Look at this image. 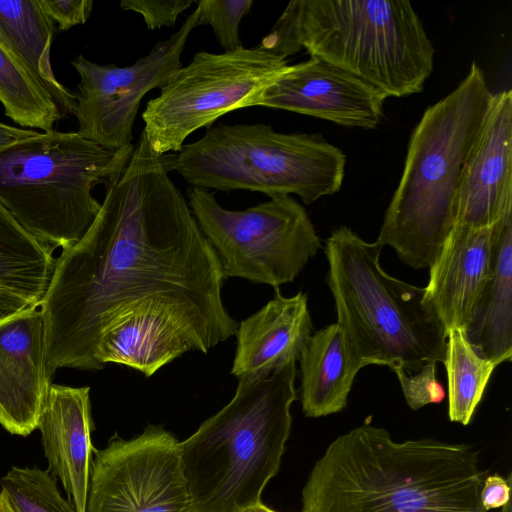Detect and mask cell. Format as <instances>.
<instances>
[{
  "label": "cell",
  "instance_id": "cell-1",
  "mask_svg": "<svg viewBox=\"0 0 512 512\" xmlns=\"http://www.w3.org/2000/svg\"><path fill=\"white\" fill-rule=\"evenodd\" d=\"M170 172L168 154H154L142 131L90 228L56 259L40 305L51 377L101 370L100 341L107 363L150 377L236 334L220 261Z\"/></svg>",
  "mask_w": 512,
  "mask_h": 512
},
{
  "label": "cell",
  "instance_id": "cell-2",
  "mask_svg": "<svg viewBox=\"0 0 512 512\" xmlns=\"http://www.w3.org/2000/svg\"><path fill=\"white\" fill-rule=\"evenodd\" d=\"M472 446L396 441L369 421L338 436L302 490V512H486Z\"/></svg>",
  "mask_w": 512,
  "mask_h": 512
},
{
  "label": "cell",
  "instance_id": "cell-3",
  "mask_svg": "<svg viewBox=\"0 0 512 512\" xmlns=\"http://www.w3.org/2000/svg\"><path fill=\"white\" fill-rule=\"evenodd\" d=\"M260 46L287 59L305 48L387 97L423 90L434 48L409 1L293 0Z\"/></svg>",
  "mask_w": 512,
  "mask_h": 512
},
{
  "label": "cell",
  "instance_id": "cell-4",
  "mask_svg": "<svg viewBox=\"0 0 512 512\" xmlns=\"http://www.w3.org/2000/svg\"><path fill=\"white\" fill-rule=\"evenodd\" d=\"M473 62L447 96L429 106L409 140L404 169L377 242L413 269L429 268L456 221L462 167L492 100Z\"/></svg>",
  "mask_w": 512,
  "mask_h": 512
},
{
  "label": "cell",
  "instance_id": "cell-5",
  "mask_svg": "<svg viewBox=\"0 0 512 512\" xmlns=\"http://www.w3.org/2000/svg\"><path fill=\"white\" fill-rule=\"evenodd\" d=\"M296 362L238 379L233 398L179 441L190 512H244L277 474L297 398Z\"/></svg>",
  "mask_w": 512,
  "mask_h": 512
},
{
  "label": "cell",
  "instance_id": "cell-6",
  "mask_svg": "<svg viewBox=\"0 0 512 512\" xmlns=\"http://www.w3.org/2000/svg\"><path fill=\"white\" fill-rule=\"evenodd\" d=\"M383 248L347 226L326 240L327 284L337 323L364 366L412 373L444 363L447 332L426 289L387 274L380 264Z\"/></svg>",
  "mask_w": 512,
  "mask_h": 512
},
{
  "label": "cell",
  "instance_id": "cell-7",
  "mask_svg": "<svg viewBox=\"0 0 512 512\" xmlns=\"http://www.w3.org/2000/svg\"><path fill=\"white\" fill-rule=\"evenodd\" d=\"M133 150L55 129L17 140L0 148V204L40 243L68 249L100 210L93 188L122 170Z\"/></svg>",
  "mask_w": 512,
  "mask_h": 512
},
{
  "label": "cell",
  "instance_id": "cell-8",
  "mask_svg": "<svg viewBox=\"0 0 512 512\" xmlns=\"http://www.w3.org/2000/svg\"><path fill=\"white\" fill-rule=\"evenodd\" d=\"M171 171L202 189L295 194L305 204L337 193L346 155L319 133H281L265 124L209 126L202 138L168 153Z\"/></svg>",
  "mask_w": 512,
  "mask_h": 512
},
{
  "label": "cell",
  "instance_id": "cell-9",
  "mask_svg": "<svg viewBox=\"0 0 512 512\" xmlns=\"http://www.w3.org/2000/svg\"><path fill=\"white\" fill-rule=\"evenodd\" d=\"M187 195L226 279L242 278L277 289L293 282L322 247L306 210L291 196L228 210L206 189L190 187Z\"/></svg>",
  "mask_w": 512,
  "mask_h": 512
},
{
  "label": "cell",
  "instance_id": "cell-10",
  "mask_svg": "<svg viewBox=\"0 0 512 512\" xmlns=\"http://www.w3.org/2000/svg\"><path fill=\"white\" fill-rule=\"evenodd\" d=\"M288 65L287 59L260 45L223 53L198 52L168 79L142 113L151 151L157 156L177 153L190 134L244 108Z\"/></svg>",
  "mask_w": 512,
  "mask_h": 512
},
{
  "label": "cell",
  "instance_id": "cell-11",
  "mask_svg": "<svg viewBox=\"0 0 512 512\" xmlns=\"http://www.w3.org/2000/svg\"><path fill=\"white\" fill-rule=\"evenodd\" d=\"M197 26L196 8L175 33L129 66L97 64L82 54L75 57L71 64L80 77L72 110L78 122L76 132L108 150L131 145L141 100L182 67L181 55Z\"/></svg>",
  "mask_w": 512,
  "mask_h": 512
},
{
  "label": "cell",
  "instance_id": "cell-12",
  "mask_svg": "<svg viewBox=\"0 0 512 512\" xmlns=\"http://www.w3.org/2000/svg\"><path fill=\"white\" fill-rule=\"evenodd\" d=\"M94 453L86 512H190L179 441L162 426Z\"/></svg>",
  "mask_w": 512,
  "mask_h": 512
},
{
  "label": "cell",
  "instance_id": "cell-13",
  "mask_svg": "<svg viewBox=\"0 0 512 512\" xmlns=\"http://www.w3.org/2000/svg\"><path fill=\"white\" fill-rule=\"evenodd\" d=\"M387 96L321 58L288 67L245 107L263 106L309 115L346 127L376 128Z\"/></svg>",
  "mask_w": 512,
  "mask_h": 512
},
{
  "label": "cell",
  "instance_id": "cell-14",
  "mask_svg": "<svg viewBox=\"0 0 512 512\" xmlns=\"http://www.w3.org/2000/svg\"><path fill=\"white\" fill-rule=\"evenodd\" d=\"M512 212V93L492 95L460 176L455 225L482 228Z\"/></svg>",
  "mask_w": 512,
  "mask_h": 512
},
{
  "label": "cell",
  "instance_id": "cell-15",
  "mask_svg": "<svg viewBox=\"0 0 512 512\" xmlns=\"http://www.w3.org/2000/svg\"><path fill=\"white\" fill-rule=\"evenodd\" d=\"M50 385L40 307L0 320V425L14 435L32 433Z\"/></svg>",
  "mask_w": 512,
  "mask_h": 512
},
{
  "label": "cell",
  "instance_id": "cell-16",
  "mask_svg": "<svg viewBox=\"0 0 512 512\" xmlns=\"http://www.w3.org/2000/svg\"><path fill=\"white\" fill-rule=\"evenodd\" d=\"M37 428L49 464L77 512H86L92 465L90 388L51 384Z\"/></svg>",
  "mask_w": 512,
  "mask_h": 512
},
{
  "label": "cell",
  "instance_id": "cell-17",
  "mask_svg": "<svg viewBox=\"0 0 512 512\" xmlns=\"http://www.w3.org/2000/svg\"><path fill=\"white\" fill-rule=\"evenodd\" d=\"M494 227L454 225L429 267L426 295L446 332L466 328L489 277Z\"/></svg>",
  "mask_w": 512,
  "mask_h": 512
},
{
  "label": "cell",
  "instance_id": "cell-18",
  "mask_svg": "<svg viewBox=\"0 0 512 512\" xmlns=\"http://www.w3.org/2000/svg\"><path fill=\"white\" fill-rule=\"evenodd\" d=\"M312 331L307 295L299 291L285 297L277 288L268 303L238 324L231 374L262 377L299 361Z\"/></svg>",
  "mask_w": 512,
  "mask_h": 512
},
{
  "label": "cell",
  "instance_id": "cell-19",
  "mask_svg": "<svg viewBox=\"0 0 512 512\" xmlns=\"http://www.w3.org/2000/svg\"><path fill=\"white\" fill-rule=\"evenodd\" d=\"M493 227L490 274L463 334L480 356L498 366L512 356V212Z\"/></svg>",
  "mask_w": 512,
  "mask_h": 512
},
{
  "label": "cell",
  "instance_id": "cell-20",
  "mask_svg": "<svg viewBox=\"0 0 512 512\" xmlns=\"http://www.w3.org/2000/svg\"><path fill=\"white\" fill-rule=\"evenodd\" d=\"M299 361L305 416L318 418L342 411L364 364L340 325L336 322L314 332Z\"/></svg>",
  "mask_w": 512,
  "mask_h": 512
},
{
  "label": "cell",
  "instance_id": "cell-21",
  "mask_svg": "<svg viewBox=\"0 0 512 512\" xmlns=\"http://www.w3.org/2000/svg\"><path fill=\"white\" fill-rule=\"evenodd\" d=\"M53 251L0 204V320L40 307L56 267Z\"/></svg>",
  "mask_w": 512,
  "mask_h": 512
},
{
  "label": "cell",
  "instance_id": "cell-22",
  "mask_svg": "<svg viewBox=\"0 0 512 512\" xmlns=\"http://www.w3.org/2000/svg\"><path fill=\"white\" fill-rule=\"evenodd\" d=\"M54 22L40 0L0 1V44L50 92L62 115L72 114L75 94L54 75L50 52Z\"/></svg>",
  "mask_w": 512,
  "mask_h": 512
},
{
  "label": "cell",
  "instance_id": "cell-23",
  "mask_svg": "<svg viewBox=\"0 0 512 512\" xmlns=\"http://www.w3.org/2000/svg\"><path fill=\"white\" fill-rule=\"evenodd\" d=\"M0 103L22 127L54 130L62 113L47 88L0 44Z\"/></svg>",
  "mask_w": 512,
  "mask_h": 512
},
{
  "label": "cell",
  "instance_id": "cell-24",
  "mask_svg": "<svg viewBox=\"0 0 512 512\" xmlns=\"http://www.w3.org/2000/svg\"><path fill=\"white\" fill-rule=\"evenodd\" d=\"M444 365L448 379L449 419L468 425L497 366L480 356L458 328L447 332Z\"/></svg>",
  "mask_w": 512,
  "mask_h": 512
},
{
  "label": "cell",
  "instance_id": "cell-25",
  "mask_svg": "<svg viewBox=\"0 0 512 512\" xmlns=\"http://www.w3.org/2000/svg\"><path fill=\"white\" fill-rule=\"evenodd\" d=\"M0 494L13 512H77L48 470L12 467L0 479Z\"/></svg>",
  "mask_w": 512,
  "mask_h": 512
},
{
  "label": "cell",
  "instance_id": "cell-26",
  "mask_svg": "<svg viewBox=\"0 0 512 512\" xmlns=\"http://www.w3.org/2000/svg\"><path fill=\"white\" fill-rule=\"evenodd\" d=\"M198 26L210 25L225 51L242 46L239 38L241 19L249 13L253 0H195Z\"/></svg>",
  "mask_w": 512,
  "mask_h": 512
},
{
  "label": "cell",
  "instance_id": "cell-27",
  "mask_svg": "<svg viewBox=\"0 0 512 512\" xmlns=\"http://www.w3.org/2000/svg\"><path fill=\"white\" fill-rule=\"evenodd\" d=\"M395 373L411 409L418 410L428 404H437L445 398V390L436 378V364H426L414 375L404 370H396Z\"/></svg>",
  "mask_w": 512,
  "mask_h": 512
},
{
  "label": "cell",
  "instance_id": "cell-28",
  "mask_svg": "<svg viewBox=\"0 0 512 512\" xmlns=\"http://www.w3.org/2000/svg\"><path fill=\"white\" fill-rule=\"evenodd\" d=\"M195 0H123V10L139 13L148 29H159L172 26L178 16L188 9Z\"/></svg>",
  "mask_w": 512,
  "mask_h": 512
},
{
  "label": "cell",
  "instance_id": "cell-29",
  "mask_svg": "<svg viewBox=\"0 0 512 512\" xmlns=\"http://www.w3.org/2000/svg\"><path fill=\"white\" fill-rule=\"evenodd\" d=\"M40 2L47 15L62 31L84 24L93 9L92 0H40Z\"/></svg>",
  "mask_w": 512,
  "mask_h": 512
},
{
  "label": "cell",
  "instance_id": "cell-30",
  "mask_svg": "<svg viewBox=\"0 0 512 512\" xmlns=\"http://www.w3.org/2000/svg\"><path fill=\"white\" fill-rule=\"evenodd\" d=\"M481 505L486 512L504 507L509 504L510 485L508 481L498 475H489L483 480L480 492Z\"/></svg>",
  "mask_w": 512,
  "mask_h": 512
},
{
  "label": "cell",
  "instance_id": "cell-31",
  "mask_svg": "<svg viewBox=\"0 0 512 512\" xmlns=\"http://www.w3.org/2000/svg\"><path fill=\"white\" fill-rule=\"evenodd\" d=\"M36 133L33 129L16 128L0 122V148Z\"/></svg>",
  "mask_w": 512,
  "mask_h": 512
},
{
  "label": "cell",
  "instance_id": "cell-32",
  "mask_svg": "<svg viewBox=\"0 0 512 512\" xmlns=\"http://www.w3.org/2000/svg\"><path fill=\"white\" fill-rule=\"evenodd\" d=\"M244 512H277V511H274L270 508H268L267 506H265L264 504H262L261 502L246 509Z\"/></svg>",
  "mask_w": 512,
  "mask_h": 512
},
{
  "label": "cell",
  "instance_id": "cell-33",
  "mask_svg": "<svg viewBox=\"0 0 512 512\" xmlns=\"http://www.w3.org/2000/svg\"><path fill=\"white\" fill-rule=\"evenodd\" d=\"M0 512H13L1 494H0Z\"/></svg>",
  "mask_w": 512,
  "mask_h": 512
},
{
  "label": "cell",
  "instance_id": "cell-34",
  "mask_svg": "<svg viewBox=\"0 0 512 512\" xmlns=\"http://www.w3.org/2000/svg\"><path fill=\"white\" fill-rule=\"evenodd\" d=\"M502 512H510V504H507L506 506H504V509L502 510Z\"/></svg>",
  "mask_w": 512,
  "mask_h": 512
}]
</instances>
